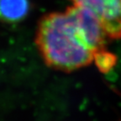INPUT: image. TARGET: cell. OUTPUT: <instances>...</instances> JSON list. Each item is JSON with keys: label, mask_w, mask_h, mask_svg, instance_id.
<instances>
[{"label": "cell", "mask_w": 121, "mask_h": 121, "mask_svg": "<svg viewBox=\"0 0 121 121\" xmlns=\"http://www.w3.org/2000/svg\"><path fill=\"white\" fill-rule=\"evenodd\" d=\"M95 14L107 36L112 40L121 38V0H71Z\"/></svg>", "instance_id": "2"}, {"label": "cell", "mask_w": 121, "mask_h": 121, "mask_svg": "<svg viewBox=\"0 0 121 121\" xmlns=\"http://www.w3.org/2000/svg\"><path fill=\"white\" fill-rule=\"evenodd\" d=\"M29 0H0V21L14 24L22 21L30 12Z\"/></svg>", "instance_id": "3"}, {"label": "cell", "mask_w": 121, "mask_h": 121, "mask_svg": "<svg viewBox=\"0 0 121 121\" xmlns=\"http://www.w3.org/2000/svg\"><path fill=\"white\" fill-rule=\"evenodd\" d=\"M106 34L99 19L73 4L64 12L45 15L38 25L35 44L45 64L71 72L89 66L106 51Z\"/></svg>", "instance_id": "1"}, {"label": "cell", "mask_w": 121, "mask_h": 121, "mask_svg": "<svg viewBox=\"0 0 121 121\" xmlns=\"http://www.w3.org/2000/svg\"><path fill=\"white\" fill-rule=\"evenodd\" d=\"M94 61L101 72H108L114 66L116 60L113 54L106 51L97 56L94 59Z\"/></svg>", "instance_id": "4"}]
</instances>
